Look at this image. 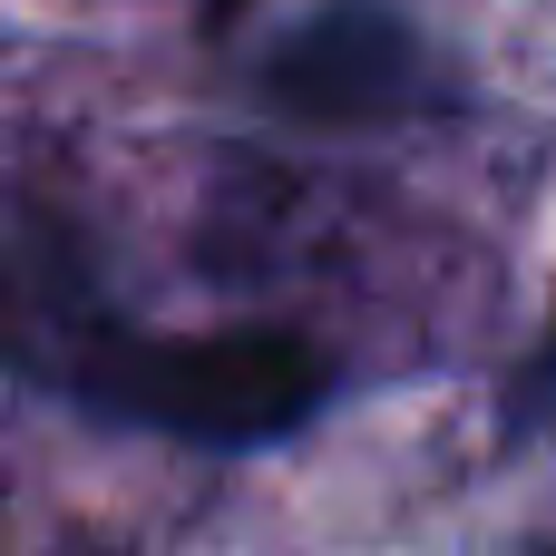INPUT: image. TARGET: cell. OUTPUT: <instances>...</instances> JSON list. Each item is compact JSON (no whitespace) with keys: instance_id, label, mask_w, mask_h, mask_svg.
Wrapping results in <instances>:
<instances>
[{"instance_id":"obj_3","label":"cell","mask_w":556,"mask_h":556,"mask_svg":"<svg viewBox=\"0 0 556 556\" xmlns=\"http://www.w3.org/2000/svg\"><path fill=\"white\" fill-rule=\"evenodd\" d=\"M547 362H556V342H547Z\"/></svg>"},{"instance_id":"obj_1","label":"cell","mask_w":556,"mask_h":556,"mask_svg":"<svg viewBox=\"0 0 556 556\" xmlns=\"http://www.w3.org/2000/svg\"><path fill=\"white\" fill-rule=\"evenodd\" d=\"M332 391V362L303 342V332H264V323H235V332H176V342H127L117 362H98V401L166 430V440H195V450H254V440H283L323 410Z\"/></svg>"},{"instance_id":"obj_2","label":"cell","mask_w":556,"mask_h":556,"mask_svg":"<svg viewBox=\"0 0 556 556\" xmlns=\"http://www.w3.org/2000/svg\"><path fill=\"white\" fill-rule=\"evenodd\" d=\"M420 88H430V59H420L410 20L381 10V0L323 10V20L274 59V98L303 108V117H332V127L401 117V108H420Z\"/></svg>"}]
</instances>
